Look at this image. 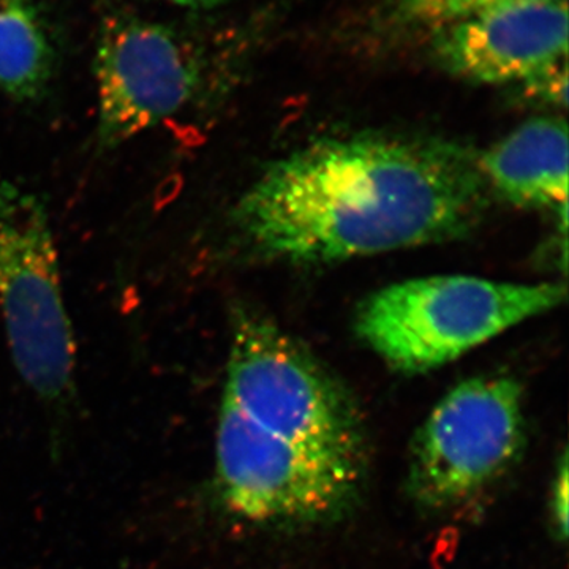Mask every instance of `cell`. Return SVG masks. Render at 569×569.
Wrapping results in <instances>:
<instances>
[{
	"instance_id": "obj_1",
	"label": "cell",
	"mask_w": 569,
	"mask_h": 569,
	"mask_svg": "<svg viewBox=\"0 0 569 569\" xmlns=\"http://www.w3.org/2000/svg\"><path fill=\"white\" fill-rule=\"evenodd\" d=\"M488 190L479 157L456 142L329 138L269 164L228 223L253 257L336 263L458 239Z\"/></svg>"
},
{
	"instance_id": "obj_2",
	"label": "cell",
	"mask_w": 569,
	"mask_h": 569,
	"mask_svg": "<svg viewBox=\"0 0 569 569\" xmlns=\"http://www.w3.org/2000/svg\"><path fill=\"white\" fill-rule=\"evenodd\" d=\"M567 284L436 276L391 284L356 313V332L389 367L421 373L563 305Z\"/></svg>"
},
{
	"instance_id": "obj_3",
	"label": "cell",
	"mask_w": 569,
	"mask_h": 569,
	"mask_svg": "<svg viewBox=\"0 0 569 569\" xmlns=\"http://www.w3.org/2000/svg\"><path fill=\"white\" fill-rule=\"evenodd\" d=\"M223 399L277 437L366 463L353 397L266 317L246 310L236 316Z\"/></svg>"
},
{
	"instance_id": "obj_4",
	"label": "cell",
	"mask_w": 569,
	"mask_h": 569,
	"mask_svg": "<svg viewBox=\"0 0 569 569\" xmlns=\"http://www.w3.org/2000/svg\"><path fill=\"white\" fill-rule=\"evenodd\" d=\"M0 313L14 369L41 403L74 392L77 346L47 209L0 168Z\"/></svg>"
},
{
	"instance_id": "obj_5",
	"label": "cell",
	"mask_w": 569,
	"mask_h": 569,
	"mask_svg": "<svg viewBox=\"0 0 569 569\" xmlns=\"http://www.w3.org/2000/svg\"><path fill=\"white\" fill-rule=\"evenodd\" d=\"M365 462L277 437L222 399L216 432V493L254 523H313L353 503Z\"/></svg>"
},
{
	"instance_id": "obj_6",
	"label": "cell",
	"mask_w": 569,
	"mask_h": 569,
	"mask_svg": "<svg viewBox=\"0 0 569 569\" xmlns=\"http://www.w3.org/2000/svg\"><path fill=\"white\" fill-rule=\"evenodd\" d=\"M522 397L516 378L493 376L462 381L438 402L408 460V492L419 507H460L518 462L526 445Z\"/></svg>"
},
{
	"instance_id": "obj_7",
	"label": "cell",
	"mask_w": 569,
	"mask_h": 569,
	"mask_svg": "<svg viewBox=\"0 0 569 569\" xmlns=\"http://www.w3.org/2000/svg\"><path fill=\"white\" fill-rule=\"evenodd\" d=\"M97 141L112 149L168 121L193 102L203 62L178 29L144 18L111 17L96 52Z\"/></svg>"
},
{
	"instance_id": "obj_8",
	"label": "cell",
	"mask_w": 569,
	"mask_h": 569,
	"mask_svg": "<svg viewBox=\"0 0 569 569\" xmlns=\"http://www.w3.org/2000/svg\"><path fill=\"white\" fill-rule=\"evenodd\" d=\"M432 50L449 73L482 84L529 82L567 63V0L511 3L437 28Z\"/></svg>"
},
{
	"instance_id": "obj_9",
	"label": "cell",
	"mask_w": 569,
	"mask_h": 569,
	"mask_svg": "<svg viewBox=\"0 0 569 569\" xmlns=\"http://www.w3.org/2000/svg\"><path fill=\"white\" fill-rule=\"evenodd\" d=\"M568 129L563 119L520 126L479 157L489 190L520 208H552L568 200Z\"/></svg>"
},
{
	"instance_id": "obj_10",
	"label": "cell",
	"mask_w": 569,
	"mask_h": 569,
	"mask_svg": "<svg viewBox=\"0 0 569 569\" xmlns=\"http://www.w3.org/2000/svg\"><path fill=\"white\" fill-rule=\"evenodd\" d=\"M56 52L32 0H0V91L32 100L47 91Z\"/></svg>"
},
{
	"instance_id": "obj_11",
	"label": "cell",
	"mask_w": 569,
	"mask_h": 569,
	"mask_svg": "<svg viewBox=\"0 0 569 569\" xmlns=\"http://www.w3.org/2000/svg\"><path fill=\"white\" fill-rule=\"evenodd\" d=\"M546 0H387L385 17L400 28H441L478 11Z\"/></svg>"
},
{
	"instance_id": "obj_12",
	"label": "cell",
	"mask_w": 569,
	"mask_h": 569,
	"mask_svg": "<svg viewBox=\"0 0 569 569\" xmlns=\"http://www.w3.org/2000/svg\"><path fill=\"white\" fill-rule=\"evenodd\" d=\"M552 520L556 523L557 535L561 538H567L568 535V466L567 458L561 460L559 473H557L556 481H553L552 501Z\"/></svg>"
},
{
	"instance_id": "obj_13",
	"label": "cell",
	"mask_w": 569,
	"mask_h": 569,
	"mask_svg": "<svg viewBox=\"0 0 569 569\" xmlns=\"http://www.w3.org/2000/svg\"><path fill=\"white\" fill-rule=\"evenodd\" d=\"M163 2L174 3V6L186 7V9H212L220 6L224 0H163Z\"/></svg>"
}]
</instances>
